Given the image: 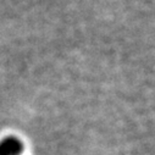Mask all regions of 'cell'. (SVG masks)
I'll return each mask as SVG.
<instances>
[{
  "label": "cell",
  "mask_w": 155,
  "mask_h": 155,
  "mask_svg": "<svg viewBox=\"0 0 155 155\" xmlns=\"http://www.w3.org/2000/svg\"><path fill=\"white\" fill-rule=\"evenodd\" d=\"M22 151L23 144L16 137H6L0 142V155H21Z\"/></svg>",
  "instance_id": "cell-1"
}]
</instances>
